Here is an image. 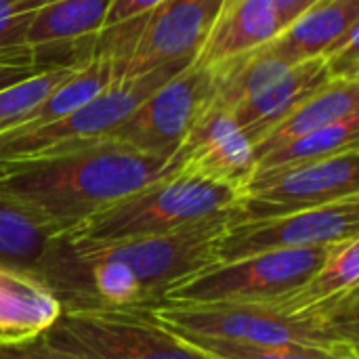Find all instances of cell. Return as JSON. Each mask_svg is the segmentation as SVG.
<instances>
[{
  "instance_id": "1",
  "label": "cell",
  "mask_w": 359,
  "mask_h": 359,
  "mask_svg": "<svg viewBox=\"0 0 359 359\" xmlns=\"http://www.w3.org/2000/svg\"><path fill=\"white\" fill-rule=\"evenodd\" d=\"M229 215L156 238L72 244L50 240L36 273L50 286L63 313L147 311L187 276L217 263Z\"/></svg>"
},
{
  "instance_id": "2",
  "label": "cell",
  "mask_w": 359,
  "mask_h": 359,
  "mask_svg": "<svg viewBox=\"0 0 359 359\" xmlns=\"http://www.w3.org/2000/svg\"><path fill=\"white\" fill-rule=\"evenodd\" d=\"M172 172L175 158L101 141L50 158L0 164V198L29 215L53 240Z\"/></svg>"
},
{
  "instance_id": "3",
  "label": "cell",
  "mask_w": 359,
  "mask_h": 359,
  "mask_svg": "<svg viewBox=\"0 0 359 359\" xmlns=\"http://www.w3.org/2000/svg\"><path fill=\"white\" fill-rule=\"evenodd\" d=\"M238 198L240 191L231 187L194 175L172 172L101 208L57 240L72 244H107L166 236L229 215Z\"/></svg>"
},
{
  "instance_id": "4",
  "label": "cell",
  "mask_w": 359,
  "mask_h": 359,
  "mask_svg": "<svg viewBox=\"0 0 359 359\" xmlns=\"http://www.w3.org/2000/svg\"><path fill=\"white\" fill-rule=\"evenodd\" d=\"M145 313L162 326L244 343L358 349L359 341L358 318L290 316L269 303L158 305Z\"/></svg>"
},
{
  "instance_id": "5",
  "label": "cell",
  "mask_w": 359,
  "mask_h": 359,
  "mask_svg": "<svg viewBox=\"0 0 359 359\" xmlns=\"http://www.w3.org/2000/svg\"><path fill=\"white\" fill-rule=\"evenodd\" d=\"M221 6L223 0H166L133 21L99 32L95 53L111 57L116 82L194 59Z\"/></svg>"
},
{
  "instance_id": "6",
  "label": "cell",
  "mask_w": 359,
  "mask_h": 359,
  "mask_svg": "<svg viewBox=\"0 0 359 359\" xmlns=\"http://www.w3.org/2000/svg\"><path fill=\"white\" fill-rule=\"evenodd\" d=\"M194 59L162 65L133 80L114 82L93 101L55 122L29 130H11L2 135L0 164L50 158L101 143L105 135L122 124L154 90L177 76Z\"/></svg>"
},
{
  "instance_id": "7",
  "label": "cell",
  "mask_w": 359,
  "mask_h": 359,
  "mask_svg": "<svg viewBox=\"0 0 359 359\" xmlns=\"http://www.w3.org/2000/svg\"><path fill=\"white\" fill-rule=\"evenodd\" d=\"M332 246L278 250L212 263L175 284L160 305H248L282 299L322 265Z\"/></svg>"
},
{
  "instance_id": "8",
  "label": "cell",
  "mask_w": 359,
  "mask_h": 359,
  "mask_svg": "<svg viewBox=\"0 0 359 359\" xmlns=\"http://www.w3.org/2000/svg\"><path fill=\"white\" fill-rule=\"evenodd\" d=\"M353 196H359V149L255 175L229 210V225L311 210Z\"/></svg>"
},
{
  "instance_id": "9",
  "label": "cell",
  "mask_w": 359,
  "mask_h": 359,
  "mask_svg": "<svg viewBox=\"0 0 359 359\" xmlns=\"http://www.w3.org/2000/svg\"><path fill=\"white\" fill-rule=\"evenodd\" d=\"M42 339L80 359H208L145 311L63 313Z\"/></svg>"
},
{
  "instance_id": "10",
  "label": "cell",
  "mask_w": 359,
  "mask_h": 359,
  "mask_svg": "<svg viewBox=\"0 0 359 359\" xmlns=\"http://www.w3.org/2000/svg\"><path fill=\"white\" fill-rule=\"evenodd\" d=\"M210 97L212 72L191 61L154 90L103 141L158 158H172Z\"/></svg>"
},
{
  "instance_id": "11",
  "label": "cell",
  "mask_w": 359,
  "mask_h": 359,
  "mask_svg": "<svg viewBox=\"0 0 359 359\" xmlns=\"http://www.w3.org/2000/svg\"><path fill=\"white\" fill-rule=\"evenodd\" d=\"M359 236V196L282 217L233 223L217 244V263L263 252L332 246Z\"/></svg>"
},
{
  "instance_id": "12",
  "label": "cell",
  "mask_w": 359,
  "mask_h": 359,
  "mask_svg": "<svg viewBox=\"0 0 359 359\" xmlns=\"http://www.w3.org/2000/svg\"><path fill=\"white\" fill-rule=\"evenodd\" d=\"M177 172L194 175L236 191L252 181L257 158L233 111L208 101L175 151Z\"/></svg>"
},
{
  "instance_id": "13",
  "label": "cell",
  "mask_w": 359,
  "mask_h": 359,
  "mask_svg": "<svg viewBox=\"0 0 359 359\" xmlns=\"http://www.w3.org/2000/svg\"><path fill=\"white\" fill-rule=\"evenodd\" d=\"M61 316V301L34 269L0 265V349L42 339Z\"/></svg>"
},
{
  "instance_id": "14",
  "label": "cell",
  "mask_w": 359,
  "mask_h": 359,
  "mask_svg": "<svg viewBox=\"0 0 359 359\" xmlns=\"http://www.w3.org/2000/svg\"><path fill=\"white\" fill-rule=\"evenodd\" d=\"M280 32L271 0H223L194 61L202 67H217L269 44Z\"/></svg>"
},
{
  "instance_id": "15",
  "label": "cell",
  "mask_w": 359,
  "mask_h": 359,
  "mask_svg": "<svg viewBox=\"0 0 359 359\" xmlns=\"http://www.w3.org/2000/svg\"><path fill=\"white\" fill-rule=\"evenodd\" d=\"M328 80L330 76L324 59H307L292 65L282 78H278L250 99L242 101L233 109V118L255 147L276 124H280L299 103H303Z\"/></svg>"
},
{
  "instance_id": "16",
  "label": "cell",
  "mask_w": 359,
  "mask_h": 359,
  "mask_svg": "<svg viewBox=\"0 0 359 359\" xmlns=\"http://www.w3.org/2000/svg\"><path fill=\"white\" fill-rule=\"evenodd\" d=\"M353 25H359V0H316L269 46L288 65H297L322 57Z\"/></svg>"
},
{
  "instance_id": "17",
  "label": "cell",
  "mask_w": 359,
  "mask_h": 359,
  "mask_svg": "<svg viewBox=\"0 0 359 359\" xmlns=\"http://www.w3.org/2000/svg\"><path fill=\"white\" fill-rule=\"evenodd\" d=\"M359 111V82L328 80L303 103H299L280 124H276L252 149L255 158L299 139Z\"/></svg>"
},
{
  "instance_id": "18",
  "label": "cell",
  "mask_w": 359,
  "mask_h": 359,
  "mask_svg": "<svg viewBox=\"0 0 359 359\" xmlns=\"http://www.w3.org/2000/svg\"><path fill=\"white\" fill-rule=\"evenodd\" d=\"M111 0H53L32 21L25 46L44 50L48 46L90 42L103 29Z\"/></svg>"
},
{
  "instance_id": "19",
  "label": "cell",
  "mask_w": 359,
  "mask_h": 359,
  "mask_svg": "<svg viewBox=\"0 0 359 359\" xmlns=\"http://www.w3.org/2000/svg\"><path fill=\"white\" fill-rule=\"evenodd\" d=\"M290 67L292 65L276 55L269 44L244 53L217 67H208L212 72L210 101L233 111L242 101L282 78Z\"/></svg>"
},
{
  "instance_id": "20",
  "label": "cell",
  "mask_w": 359,
  "mask_h": 359,
  "mask_svg": "<svg viewBox=\"0 0 359 359\" xmlns=\"http://www.w3.org/2000/svg\"><path fill=\"white\" fill-rule=\"evenodd\" d=\"M351 149H359V111L261 156L255 175L320 162Z\"/></svg>"
},
{
  "instance_id": "21",
  "label": "cell",
  "mask_w": 359,
  "mask_h": 359,
  "mask_svg": "<svg viewBox=\"0 0 359 359\" xmlns=\"http://www.w3.org/2000/svg\"><path fill=\"white\" fill-rule=\"evenodd\" d=\"M162 326V324H160ZM183 345L208 359H359L351 347H305V345H263L229 339H212L164 326Z\"/></svg>"
},
{
  "instance_id": "22",
  "label": "cell",
  "mask_w": 359,
  "mask_h": 359,
  "mask_svg": "<svg viewBox=\"0 0 359 359\" xmlns=\"http://www.w3.org/2000/svg\"><path fill=\"white\" fill-rule=\"evenodd\" d=\"M50 236L29 215L0 198V265L36 269Z\"/></svg>"
},
{
  "instance_id": "23",
  "label": "cell",
  "mask_w": 359,
  "mask_h": 359,
  "mask_svg": "<svg viewBox=\"0 0 359 359\" xmlns=\"http://www.w3.org/2000/svg\"><path fill=\"white\" fill-rule=\"evenodd\" d=\"M80 65H65V67L46 69V72H40V74L15 84V86H8V88L0 90V137L15 130L17 126H21L23 120L61 82H65Z\"/></svg>"
},
{
  "instance_id": "24",
  "label": "cell",
  "mask_w": 359,
  "mask_h": 359,
  "mask_svg": "<svg viewBox=\"0 0 359 359\" xmlns=\"http://www.w3.org/2000/svg\"><path fill=\"white\" fill-rule=\"evenodd\" d=\"M53 0H0V53L25 46L34 17Z\"/></svg>"
},
{
  "instance_id": "25",
  "label": "cell",
  "mask_w": 359,
  "mask_h": 359,
  "mask_svg": "<svg viewBox=\"0 0 359 359\" xmlns=\"http://www.w3.org/2000/svg\"><path fill=\"white\" fill-rule=\"evenodd\" d=\"M359 25H353L341 40H337L324 55V63L330 80H347L359 82Z\"/></svg>"
},
{
  "instance_id": "26",
  "label": "cell",
  "mask_w": 359,
  "mask_h": 359,
  "mask_svg": "<svg viewBox=\"0 0 359 359\" xmlns=\"http://www.w3.org/2000/svg\"><path fill=\"white\" fill-rule=\"evenodd\" d=\"M40 72L42 67L38 65L36 55L29 46H19L0 53V90L15 86Z\"/></svg>"
},
{
  "instance_id": "27",
  "label": "cell",
  "mask_w": 359,
  "mask_h": 359,
  "mask_svg": "<svg viewBox=\"0 0 359 359\" xmlns=\"http://www.w3.org/2000/svg\"><path fill=\"white\" fill-rule=\"evenodd\" d=\"M162 2H166V0H111V6H109L105 21H103V29H111V27H118L126 21H133V19L154 11Z\"/></svg>"
},
{
  "instance_id": "28",
  "label": "cell",
  "mask_w": 359,
  "mask_h": 359,
  "mask_svg": "<svg viewBox=\"0 0 359 359\" xmlns=\"http://www.w3.org/2000/svg\"><path fill=\"white\" fill-rule=\"evenodd\" d=\"M0 359H80L67 351H61L48 345L44 339H38L27 345L19 347H4L0 349Z\"/></svg>"
},
{
  "instance_id": "29",
  "label": "cell",
  "mask_w": 359,
  "mask_h": 359,
  "mask_svg": "<svg viewBox=\"0 0 359 359\" xmlns=\"http://www.w3.org/2000/svg\"><path fill=\"white\" fill-rule=\"evenodd\" d=\"M282 29H286L294 19H299L316 0H271Z\"/></svg>"
}]
</instances>
